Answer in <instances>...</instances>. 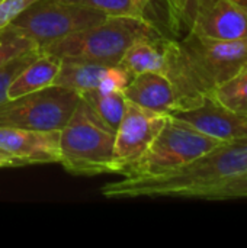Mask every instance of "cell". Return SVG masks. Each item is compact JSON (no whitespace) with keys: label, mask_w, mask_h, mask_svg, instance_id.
Returning a JSON list of instances; mask_svg holds the SVG:
<instances>
[{"label":"cell","mask_w":247,"mask_h":248,"mask_svg":"<svg viewBox=\"0 0 247 248\" xmlns=\"http://www.w3.org/2000/svg\"><path fill=\"white\" fill-rule=\"evenodd\" d=\"M247 171V138L221 141L201 157L162 174L106 183L100 193L109 199L178 198L194 199L201 190Z\"/></svg>","instance_id":"obj_1"},{"label":"cell","mask_w":247,"mask_h":248,"mask_svg":"<svg viewBox=\"0 0 247 248\" xmlns=\"http://www.w3.org/2000/svg\"><path fill=\"white\" fill-rule=\"evenodd\" d=\"M160 35L166 33L144 19L131 16H108L105 20L73 32L44 46L41 51L58 58H77L112 65L119 64L124 52L134 41Z\"/></svg>","instance_id":"obj_2"},{"label":"cell","mask_w":247,"mask_h":248,"mask_svg":"<svg viewBox=\"0 0 247 248\" xmlns=\"http://www.w3.org/2000/svg\"><path fill=\"white\" fill-rule=\"evenodd\" d=\"M115 131L80 97L74 112L60 131V160L74 176L114 173Z\"/></svg>","instance_id":"obj_3"},{"label":"cell","mask_w":247,"mask_h":248,"mask_svg":"<svg viewBox=\"0 0 247 248\" xmlns=\"http://www.w3.org/2000/svg\"><path fill=\"white\" fill-rule=\"evenodd\" d=\"M220 142L169 115L150 147L125 170L122 177L137 179L175 170L208 153Z\"/></svg>","instance_id":"obj_4"},{"label":"cell","mask_w":247,"mask_h":248,"mask_svg":"<svg viewBox=\"0 0 247 248\" xmlns=\"http://www.w3.org/2000/svg\"><path fill=\"white\" fill-rule=\"evenodd\" d=\"M106 17L98 10L63 0H35L4 29L29 41L41 51L44 46Z\"/></svg>","instance_id":"obj_5"},{"label":"cell","mask_w":247,"mask_h":248,"mask_svg":"<svg viewBox=\"0 0 247 248\" xmlns=\"http://www.w3.org/2000/svg\"><path fill=\"white\" fill-rule=\"evenodd\" d=\"M79 100V93L55 84L7 99L0 103V126L61 131Z\"/></svg>","instance_id":"obj_6"},{"label":"cell","mask_w":247,"mask_h":248,"mask_svg":"<svg viewBox=\"0 0 247 248\" xmlns=\"http://www.w3.org/2000/svg\"><path fill=\"white\" fill-rule=\"evenodd\" d=\"M179 45L207 97L247 65V39L218 41L186 33Z\"/></svg>","instance_id":"obj_7"},{"label":"cell","mask_w":247,"mask_h":248,"mask_svg":"<svg viewBox=\"0 0 247 248\" xmlns=\"http://www.w3.org/2000/svg\"><path fill=\"white\" fill-rule=\"evenodd\" d=\"M167 116L154 113L127 102L124 118L115 131L114 145V173L124 174L150 147Z\"/></svg>","instance_id":"obj_8"},{"label":"cell","mask_w":247,"mask_h":248,"mask_svg":"<svg viewBox=\"0 0 247 248\" xmlns=\"http://www.w3.org/2000/svg\"><path fill=\"white\" fill-rule=\"evenodd\" d=\"M186 33L218 41L247 39V10L230 0H194Z\"/></svg>","instance_id":"obj_9"},{"label":"cell","mask_w":247,"mask_h":248,"mask_svg":"<svg viewBox=\"0 0 247 248\" xmlns=\"http://www.w3.org/2000/svg\"><path fill=\"white\" fill-rule=\"evenodd\" d=\"M0 150L22 166L51 164L60 160V131L0 126Z\"/></svg>","instance_id":"obj_10"},{"label":"cell","mask_w":247,"mask_h":248,"mask_svg":"<svg viewBox=\"0 0 247 248\" xmlns=\"http://www.w3.org/2000/svg\"><path fill=\"white\" fill-rule=\"evenodd\" d=\"M172 116L218 141L247 138V113L223 108L211 99L194 109L178 110Z\"/></svg>","instance_id":"obj_11"},{"label":"cell","mask_w":247,"mask_h":248,"mask_svg":"<svg viewBox=\"0 0 247 248\" xmlns=\"http://www.w3.org/2000/svg\"><path fill=\"white\" fill-rule=\"evenodd\" d=\"M128 102L160 115H172L178 109L176 92L172 81L160 73H140L124 90Z\"/></svg>","instance_id":"obj_12"},{"label":"cell","mask_w":247,"mask_h":248,"mask_svg":"<svg viewBox=\"0 0 247 248\" xmlns=\"http://www.w3.org/2000/svg\"><path fill=\"white\" fill-rule=\"evenodd\" d=\"M170 36H146L134 41L124 52L119 64L127 68L131 76L140 73H160L166 74L169 65Z\"/></svg>","instance_id":"obj_13"},{"label":"cell","mask_w":247,"mask_h":248,"mask_svg":"<svg viewBox=\"0 0 247 248\" xmlns=\"http://www.w3.org/2000/svg\"><path fill=\"white\" fill-rule=\"evenodd\" d=\"M60 65H61V58L41 51L12 80L7 90L9 99L52 86L58 74Z\"/></svg>","instance_id":"obj_14"},{"label":"cell","mask_w":247,"mask_h":248,"mask_svg":"<svg viewBox=\"0 0 247 248\" xmlns=\"http://www.w3.org/2000/svg\"><path fill=\"white\" fill-rule=\"evenodd\" d=\"M108 67L109 65L77 58H61V65L54 84L74 90L79 94L96 90Z\"/></svg>","instance_id":"obj_15"},{"label":"cell","mask_w":247,"mask_h":248,"mask_svg":"<svg viewBox=\"0 0 247 248\" xmlns=\"http://www.w3.org/2000/svg\"><path fill=\"white\" fill-rule=\"evenodd\" d=\"M80 97L95 110V113L114 131L118 129L125 109L127 99L122 92L103 93L99 90H89L80 94Z\"/></svg>","instance_id":"obj_16"},{"label":"cell","mask_w":247,"mask_h":248,"mask_svg":"<svg viewBox=\"0 0 247 248\" xmlns=\"http://www.w3.org/2000/svg\"><path fill=\"white\" fill-rule=\"evenodd\" d=\"M208 99L223 108L247 113V65L230 80L214 89Z\"/></svg>","instance_id":"obj_17"},{"label":"cell","mask_w":247,"mask_h":248,"mask_svg":"<svg viewBox=\"0 0 247 248\" xmlns=\"http://www.w3.org/2000/svg\"><path fill=\"white\" fill-rule=\"evenodd\" d=\"M194 199L210 202L247 199V171L201 190Z\"/></svg>","instance_id":"obj_18"},{"label":"cell","mask_w":247,"mask_h":248,"mask_svg":"<svg viewBox=\"0 0 247 248\" xmlns=\"http://www.w3.org/2000/svg\"><path fill=\"white\" fill-rule=\"evenodd\" d=\"M63 1L83 6L92 10H98L106 16H131V17L143 19L135 0H63Z\"/></svg>","instance_id":"obj_19"},{"label":"cell","mask_w":247,"mask_h":248,"mask_svg":"<svg viewBox=\"0 0 247 248\" xmlns=\"http://www.w3.org/2000/svg\"><path fill=\"white\" fill-rule=\"evenodd\" d=\"M41 51L38 48H33V49H29V51H25L19 55H16L15 58L9 60L6 64H3L0 67V103L6 102L9 99L7 96V90H9V86L12 83V80L19 74V71L28 64L31 62Z\"/></svg>","instance_id":"obj_20"},{"label":"cell","mask_w":247,"mask_h":248,"mask_svg":"<svg viewBox=\"0 0 247 248\" xmlns=\"http://www.w3.org/2000/svg\"><path fill=\"white\" fill-rule=\"evenodd\" d=\"M135 3H137V6H138V9L141 12V16H143L144 20H147L151 25H154L163 33H166L163 31V28L169 32V25H167V4H166V0H135Z\"/></svg>","instance_id":"obj_21"},{"label":"cell","mask_w":247,"mask_h":248,"mask_svg":"<svg viewBox=\"0 0 247 248\" xmlns=\"http://www.w3.org/2000/svg\"><path fill=\"white\" fill-rule=\"evenodd\" d=\"M36 46H33L29 41L6 31L1 29L0 31V67L3 64H6L9 60L15 58L16 55L33 49Z\"/></svg>","instance_id":"obj_22"},{"label":"cell","mask_w":247,"mask_h":248,"mask_svg":"<svg viewBox=\"0 0 247 248\" xmlns=\"http://www.w3.org/2000/svg\"><path fill=\"white\" fill-rule=\"evenodd\" d=\"M131 78H132V76L127 68H124L121 64H112L108 67V70L96 90L103 92V93H111V92H122L124 93V90L130 84Z\"/></svg>","instance_id":"obj_23"},{"label":"cell","mask_w":247,"mask_h":248,"mask_svg":"<svg viewBox=\"0 0 247 248\" xmlns=\"http://www.w3.org/2000/svg\"><path fill=\"white\" fill-rule=\"evenodd\" d=\"M194 0H166L167 4V25L170 35L178 36L186 29L188 12Z\"/></svg>","instance_id":"obj_24"},{"label":"cell","mask_w":247,"mask_h":248,"mask_svg":"<svg viewBox=\"0 0 247 248\" xmlns=\"http://www.w3.org/2000/svg\"><path fill=\"white\" fill-rule=\"evenodd\" d=\"M35 0H0V31Z\"/></svg>","instance_id":"obj_25"},{"label":"cell","mask_w":247,"mask_h":248,"mask_svg":"<svg viewBox=\"0 0 247 248\" xmlns=\"http://www.w3.org/2000/svg\"><path fill=\"white\" fill-rule=\"evenodd\" d=\"M3 167H23V166L19 160H16L15 157L9 155L7 153L0 150V169H3Z\"/></svg>","instance_id":"obj_26"},{"label":"cell","mask_w":247,"mask_h":248,"mask_svg":"<svg viewBox=\"0 0 247 248\" xmlns=\"http://www.w3.org/2000/svg\"><path fill=\"white\" fill-rule=\"evenodd\" d=\"M230 1L236 3L237 6H240V7H243V9L247 10V0H230Z\"/></svg>","instance_id":"obj_27"}]
</instances>
